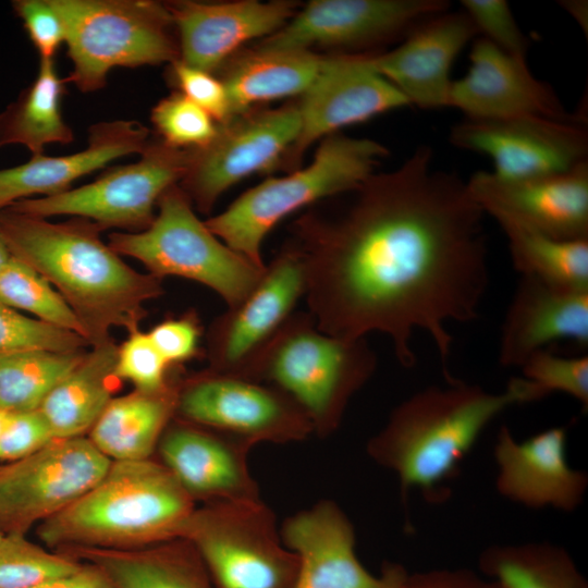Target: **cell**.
Here are the masks:
<instances>
[{"instance_id": "18", "label": "cell", "mask_w": 588, "mask_h": 588, "mask_svg": "<svg viewBox=\"0 0 588 588\" xmlns=\"http://www.w3.org/2000/svg\"><path fill=\"white\" fill-rule=\"evenodd\" d=\"M301 98L299 134L284 160L290 168L299 163L315 142L409 106L396 87L369 66L365 53L323 57L316 77Z\"/></svg>"}, {"instance_id": "22", "label": "cell", "mask_w": 588, "mask_h": 588, "mask_svg": "<svg viewBox=\"0 0 588 588\" xmlns=\"http://www.w3.org/2000/svg\"><path fill=\"white\" fill-rule=\"evenodd\" d=\"M478 36L463 10H445L418 24L394 49L366 53V60L403 94L409 106L443 109L449 107L452 66Z\"/></svg>"}, {"instance_id": "21", "label": "cell", "mask_w": 588, "mask_h": 588, "mask_svg": "<svg viewBox=\"0 0 588 588\" xmlns=\"http://www.w3.org/2000/svg\"><path fill=\"white\" fill-rule=\"evenodd\" d=\"M449 107L466 119L542 117L583 122L567 112L553 88L537 78L526 59L509 54L482 37L471 44L466 74L453 81Z\"/></svg>"}, {"instance_id": "32", "label": "cell", "mask_w": 588, "mask_h": 588, "mask_svg": "<svg viewBox=\"0 0 588 588\" xmlns=\"http://www.w3.org/2000/svg\"><path fill=\"white\" fill-rule=\"evenodd\" d=\"M86 556L118 588H216L188 541L144 552L88 550Z\"/></svg>"}, {"instance_id": "5", "label": "cell", "mask_w": 588, "mask_h": 588, "mask_svg": "<svg viewBox=\"0 0 588 588\" xmlns=\"http://www.w3.org/2000/svg\"><path fill=\"white\" fill-rule=\"evenodd\" d=\"M388 155L373 139L332 134L321 139L307 167L259 183L205 223L225 245L264 268L262 243L275 224L303 207L357 189Z\"/></svg>"}, {"instance_id": "35", "label": "cell", "mask_w": 588, "mask_h": 588, "mask_svg": "<svg viewBox=\"0 0 588 588\" xmlns=\"http://www.w3.org/2000/svg\"><path fill=\"white\" fill-rule=\"evenodd\" d=\"M0 303L88 342L85 328L63 297L36 270L13 256L0 272Z\"/></svg>"}, {"instance_id": "15", "label": "cell", "mask_w": 588, "mask_h": 588, "mask_svg": "<svg viewBox=\"0 0 588 588\" xmlns=\"http://www.w3.org/2000/svg\"><path fill=\"white\" fill-rule=\"evenodd\" d=\"M449 8L450 2L443 0H313L254 47L273 51L368 47L404 38Z\"/></svg>"}, {"instance_id": "46", "label": "cell", "mask_w": 588, "mask_h": 588, "mask_svg": "<svg viewBox=\"0 0 588 588\" xmlns=\"http://www.w3.org/2000/svg\"><path fill=\"white\" fill-rule=\"evenodd\" d=\"M399 588H500L494 581L468 568H434L406 573Z\"/></svg>"}, {"instance_id": "28", "label": "cell", "mask_w": 588, "mask_h": 588, "mask_svg": "<svg viewBox=\"0 0 588 588\" xmlns=\"http://www.w3.org/2000/svg\"><path fill=\"white\" fill-rule=\"evenodd\" d=\"M117 354L110 339L93 345L46 396L38 409L56 439L82 437L95 425L113 399Z\"/></svg>"}, {"instance_id": "51", "label": "cell", "mask_w": 588, "mask_h": 588, "mask_svg": "<svg viewBox=\"0 0 588 588\" xmlns=\"http://www.w3.org/2000/svg\"><path fill=\"white\" fill-rule=\"evenodd\" d=\"M3 536H4V535L0 531V541H1V539L3 538Z\"/></svg>"}, {"instance_id": "17", "label": "cell", "mask_w": 588, "mask_h": 588, "mask_svg": "<svg viewBox=\"0 0 588 588\" xmlns=\"http://www.w3.org/2000/svg\"><path fill=\"white\" fill-rule=\"evenodd\" d=\"M466 184L497 222L563 241L588 240V161L565 172L517 180L479 170Z\"/></svg>"}, {"instance_id": "29", "label": "cell", "mask_w": 588, "mask_h": 588, "mask_svg": "<svg viewBox=\"0 0 588 588\" xmlns=\"http://www.w3.org/2000/svg\"><path fill=\"white\" fill-rule=\"evenodd\" d=\"M176 389L113 397L89 440L112 462L148 460L175 411Z\"/></svg>"}, {"instance_id": "36", "label": "cell", "mask_w": 588, "mask_h": 588, "mask_svg": "<svg viewBox=\"0 0 588 588\" xmlns=\"http://www.w3.org/2000/svg\"><path fill=\"white\" fill-rule=\"evenodd\" d=\"M79 566L71 558L30 542L24 534H7L0 541V588H35Z\"/></svg>"}, {"instance_id": "39", "label": "cell", "mask_w": 588, "mask_h": 588, "mask_svg": "<svg viewBox=\"0 0 588 588\" xmlns=\"http://www.w3.org/2000/svg\"><path fill=\"white\" fill-rule=\"evenodd\" d=\"M89 343L81 335L27 317L0 303V356L46 350L68 352Z\"/></svg>"}, {"instance_id": "6", "label": "cell", "mask_w": 588, "mask_h": 588, "mask_svg": "<svg viewBox=\"0 0 588 588\" xmlns=\"http://www.w3.org/2000/svg\"><path fill=\"white\" fill-rule=\"evenodd\" d=\"M376 367L377 355L366 338L330 335L308 311L295 310L261 355L252 380L286 393L305 412L314 433L326 438L338 430Z\"/></svg>"}, {"instance_id": "49", "label": "cell", "mask_w": 588, "mask_h": 588, "mask_svg": "<svg viewBox=\"0 0 588 588\" xmlns=\"http://www.w3.org/2000/svg\"><path fill=\"white\" fill-rule=\"evenodd\" d=\"M12 258V255L9 250V247L2 236L1 230H0V272L5 267V265L9 262V260Z\"/></svg>"}, {"instance_id": "40", "label": "cell", "mask_w": 588, "mask_h": 588, "mask_svg": "<svg viewBox=\"0 0 588 588\" xmlns=\"http://www.w3.org/2000/svg\"><path fill=\"white\" fill-rule=\"evenodd\" d=\"M128 338L118 346L115 376L133 383L138 391L162 392L168 383L169 363L154 344L148 333L139 329L128 332Z\"/></svg>"}, {"instance_id": "12", "label": "cell", "mask_w": 588, "mask_h": 588, "mask_svg": "<svg viewBox=\"0 0 588 588\" xmlns=\"http://www.w3.org/2000/svg\"><path fill=\"white\" fill-rule=\"evenodd\" d=\"M301 128L297 103L250 110L219 124L205 147L191 149L186 174L179 186L203 212L245 177L284 163Z\"/></svg>"}, {"instance_id": "48", "label": "cell", "mask_w": 588, "mask_h": 588, "mask_svg": "<svg viewBox=\"0 0 588 588\" xmlns=\"http://www.w3.org/2000/svg\"><path fill=\"white\" fill-rule=\"evenodd\" d=\"M560 5L575 20L587 34L588 30V2L585 0L559 1Z\"/></svg>"}, {"instance_id": "8", "label": "cell", "mask_w": 588, "mask_h": 588, "mask_svg": "<svg viewBox=\"0 0 588 588\" xmlns=\"http://www.w3.org/2000/svg\"><path fill=\"white\" fill-rule=\"evenodd\" d=\"M108 244L119 255L142 262L156 278L180 277L208 286L228 308L245 299L266 270L218 238L195 215L179 184L162 194L146 229L113 232Z\"/></svg>"}, {"instance_id": "50", "label": "cell", "mask_w": 588, "mask_h": 588, "mask_svg": "<svg viewBox=\"0 0 588 588\" xmlns=\"http://www.w3.org/2000/svg\"><path fill=\"white\" fill-rule=\"evenodd\" d=\"M10 412L0 408V433L5 425Z\"/></svg>"}, {"instance_id": "1", "label": "cell", "mask_w": 588, "mask_h": 588, "mask_svg": "<svg viewBox=\"0 0 588 588\" xmlns=\"http://www.w3.org/2000/svg\"><path fill=\"white\" fill-rule=\"evenodd\" d=\"M418 146L395 170L375 173L336 213L309 210L287 241L301 256L308 313L342 339L389 338L397 362L416 364L413 336L428 334L446 382L452 322H470L489 285L485 212L466 181Z\"/></svg>"}, {"instance_id": "10", "label": "cell", "mask_w": 588, "mask_h": 588, "mask_svg": "<svg viewBox=\"0 0 588 588\" xmlns=\"http://www.w3.org/2000/svg\"><path fill=\"white\" fill-rule=\"evenodd\" d=\"M189 160L191 149L173 148L159 138H150L134 163L111 169L83 186L51 196L21 199L7 208L45 219L84 218L102 230L143 231L152 222L162 194L186 174Z\"/></svg>"}, {"instance_id": "31", "label": "cell", "mask_w": 588, "mask_h": 588, "mask_svg": "<svg viewBox=\"0 0 588 588\" xmlns=\"http://www.w3.org/2000/svg\"><path fill=\"white\" fill-rule=\"evenodd\" d=\"M478 568L500 588H588L569 552L549 541L489 546Z\"/></svg>"}, {"instance_id": "4", "label": "cell", "mask_w": 588, "mask_h": 588, "mask_svg": "<svg viewBox=\"0 0 588 588\" xmlns=\"http://www.w3.org/2000/svg\"><path fill=\"white\" fill-rule=\"evenodd\" d=\"M193 499L162 464L112 462L103 478L74 503L44 520L50 546H130L180 537Z\"/></svg>"}, {"instance_id": "27", "label": "cell", "mask_w": 588, "mask_h": 588, "mask_svg": "<svg viewBox=\"0 0 588 588\" xmlns=\"http://www.w3.org/2000/svg\"><path fill=\"white\" fill-rule=\"evenodd\" d=\"M322 58L301 50L253 47L238 51L218 70L229 99L230 119L258 103L301 96L316 77Z\"/></svg>"}, {"instance_id": "37", "label": "cell", "mask_w": 588, "mask_h": 588, "mask_svg": "<svg viewBox=\"0 0 588 588\" xmlns=\"http://www.w3.org/2000/svg\"><path fill=\"white\" fill-rule=\"evenodd\" d=\"M151 123L166 145L177 149H198L217 135L219 124L180 91L162 98L151 110Z\"/></svg>"}, {"instance_id": "25", "label": "cell", "mask_w": 588, "mask_h": 588, "mask_svg": "<svg viewBox=\"0 0 588 588\" xmlns=\"http://www.w3.org/2000/svg\"><path fill=\"white\" fill-rule=\"evenodd\" d=\"M571 340L588 345V291H568L520 275L500 336L499 363L520 367L547 345Z\"/></svg>"}, {"instance_id": "41", "label": "cell", "mask_w": 588, "mask_h": 588, "mask_svg": "<svg viewBox=\"0 0 588 588\" xmlns=\"http://www.w3.org/2000/svg\"><path fill=\"white\" fill-rule=\"evenodd\" d=\"M461 5L480 37L509 54L526 59L530 39L518 26L507 1L462 0Z\"/></svg>"}, {"instance_id": "23", "label": "cell", "mask_w": 588, "mask_h": 588, "mask_svg": "<svg viewBox=\"0 0 588 588\" xmlns=\"http://www.w3.org/2000/svg\"><path fill=\"white\" fill-rule=\"evenodd\" d=\"M177 33L180 60L213 73L247 41L266 38L297 12L293 1H171L166 3Z\"/></svg>"}, {"instance_id": "9", "label": "cell", "mask_w": 588, "mask_h": 588, "mask_svg": "<svg viewBox=\"0 0 588 588\" xmlns=\"http://www.w3.org/2000/svg\"><path fill=\"white\" fill-rule=\"evenodd\" d=\"M180 537L200 556L216 588H294L299 569L273 511L261 500L210 503Z\"/></svg>"}, {"instance_id": "26", "label": "cell", "mask_w": 588, "mask_h": 588, "mask_svg": "<svg viewBox=\"0 0 588 588\" xmlns=\"http://www.w3.org/2000/svg\"><path fill=\"white\" fill-rule=\"evenodd\" d=\"M149 130L136 120H113L88 128L86 148L66 156L44 154L16 167L0 169V210L34 195L51 196L71 188L74 181L109 162L140 154L149 142Z\"/></svg>"}, {"instance_id": "14", "label": "cell", "mask_w": 588, "mask_h": 588, "mask_svg": "<svg viewBox=\"0 0 588 588\" xmlns=\"http://www.w3.org/2000/svg\"><path fill=\"white\" fill-rule=\"evenodd\" d=\"M305 295V273L299 254L289 242L266 265L255 289L238 305L228 308L209 334L213 371L252 380L272 340Z\"/></svg>"}, {"instance_id": "33", "label": "cell", "mask_w": 588, "mask_h": 588, "mask_svg": "<svg viewBox=\"0 0 588 588\" xmlns=\"http://www.w3.org/2000/svg\"><path fill=\"white\" fill-rule=\"evenodd\" d=\"M498 224L520 275L568 291H588V240L563 241L507 221Z\"/></svg>"}, {"instance_id": "47", "label": "cell", "mask_w": 588, "mask_h": 588, "mask_svg": "<svg viewBox=\"0 0 588 588\" xmlns=\"http://www.w3.org/2000/svg\"><path fill=\"white\" fill-rule=\"evenodd\" d=\"M35 588H118L108 574L95 563L81 564L73 573Z\"/></svg>"}, {"instance_id": "11", "label": "cell", "mask_w": 588, "mask_h": 588, "mask_svg": "<svg viewBox=\"0 0 588 588\" xmlns=\"http://www.w3.org/2000/svg\"><path fill=\"white\" fill-rule=\"evenodd\" d=\"M112 461L89 438L53 439L37 452L0 465V531L24 534L96 486Z\"/></svg>"}, {"instance_id": "3", "label": "cell", "mask_w": 588, "mask_h": 588, "mask_svg": "<svg viewBox=\"0 0 588 588\" xmlns=\"http://www.w3.org/2000/svg\"><path fill=\"white\" fill-rule=\"evenodd\" d=\"M534 401L537 395L522 377L498 393L456 379L430 385L392 409L366 452L397 477L404 505L413 489L429 502H442L449 497L444 487L487 426L506 408Z\"/></svg>"}, {"instance_id": "24", "label": "cell", "mask_w": 588, "mask_h": 588, "mask_svg": "<svg viewBox=\"0 0 588 588\" xmlns=\"http://www.w3.org/2000/svg\"><path fill=\"white\" fill-rule=\"evenodd\" d=\"M160 438L162 465L194 500L210 503L259 500L248 467L253 442L182 420Z\"/></svg>"}, {"instance_id": "44", "label": "cell", "mask_w": 588, "mask_h": 588, "mask_svg": "<svg viewBox=\"0 0 588 588\" xmlns=\"http://www.w3.org/2000/svg\"><path fill=\"white\" fill-rule=\"evenodd\" d=\"M14 13L22 21L40 60H53L60 46L64 44L63 24L48 0H14Z\"/></svg>"}, {"instance_id": "42", "label": "cell", "mask_w": 588, "mask_h": 588, "mask_svg": "<svg viewBox=\"0 0 588 588\" xmlns=\"http://www.w3.org/2000/svg\"><path fill=\"white\" fill-rule=\"evenodd\" d=\"M53 439V433L39 409L10 412L0 433V462L24 458Z\"/></svg>"}, {"instance_id": "45", "label": "cell", "mask_w": 588, "mask_h": 588, "mask_svg": "<svg viewBox=\"0 0 588 588\" xmlns=\"http://www.w3.org/2000/svg\"><path fill=\"white\" fill-rule=\"evenodd\" d=\"M148 334L170 365L185 362L198 354L201 331L194 315L164 320L155 326Z\"/></svg>"}, {"instance_id": "43", "label": "cell", "mask_w": 588, "mask_h": 588, "mask_svg": "<svg viewBox=\"0 0 588 588\" xmlns=\"http://www.w3.org/2000/svg\"><path fill=\"white\" fill-rule=\"evenodd\" d=\"M169 65L177 91L208 112L218 124L230 119L226 90L219 77L189 66L180 59Z\"/></svg>"}, {"instance_id": "20", "label": "cell", "mask_w": 588, "mask_h": 588, "mask_svg": "<svg viewBox=\"0 0 588 588\" xmlns=\"http://www.w3.org/2000/svg\"><path fill=\"white\" fill-rule=\"evenodd\" d=\"M566 426L540 431L524 441L502 426L493 445L498 493L529 510L575 512L588 489V475L567 458Z\"/></svg>"}, {"instance_id": "30", "label": "cell", "mask_w": 588, "mask_h": 588, "mask_svg": "<svg viewBox=\"0 0 588 588\" xmlns=\"http://www.w3.org/2000/svg\"><path fill=\"white\" fill-rule=\"evenodd\" d=\"M66 83L53 60H40L35 79L0 112V147L23 145L38 155L47 145L71 143L74 133L61 111Z\"/></svg>"}, {"instance_id": "16", "label": "cell", "mask_w": 588, "mask_h": 588, "mask_svg": "<svg viewBox=\"0 0 588 588\" xmlns=\"http://www.w3.org/2000/svg\"><path fill=\"white\" fill-rule=\"evenodd\" d=\"M453 146L485 155L495 175L529 179L561 173L588 161V133L583 122L542 117L501 120L464 119L450 132Z\"/></svg>"}, {"instance_id": "7", "label": "cell", "mask_w": 588, "mask_h": 588, "mask_svg": "<svg viewBox=\"0 0 588 588\" xmlns=\"http://www.w3.org/2000/svg\"><path fill=\"white\" fill-rule=\"evenodd\" d=\"M72 62L66 77L82 93L101 89L114 68L171 64L179 41L166 3L151 0H48Z\"/></svg>"}, {"instance_id": "38", "label": "cell", "mask_w": 588, "mask_h": 588, "mask_svg": "<svg viewBox=\"0 0 588 588\" xmlns=\"http://www.w3.org/2000/svg\"><path fill=\"white\" fill-rule=\"evenodd\" d=\"M540 399L552 392L565 393L588 409V357H564L543 348L531 354L519 367Z\"/></svg>"}, {"instance_id": "19", "label": "cell", "mask_w": 588, "mask_h": 588, "mask_svg": "<svg viewBox=\"0 0 588 588\" xmlns=\"http://www.w3.org/2000/svg\"><path fill=\"white\" fill-rule=\"evenodd\" d=\"M280 535L299 560L294 588H399L407 573L392 563L379 575L370 573L356 554L352 520L332 500H320L291 515Z\"/></svg>"}, {"instance_id": "13", "label": "cell", "mask_w": 588, "mask_h": 588, "mask_svg": "<svg viewBox=\"0 0 588 588\" xmlns=\"http://www.w3.org/2000/svg\"><path fill=\"white\" fill-rule=\"evenodd\" d=\"M175 414L255 445L293 443L314 434L305 412L280 389L213 370L176 389Z\"/></svg>"}, {"instance_id": "34", "label": "cell", "mask_w": 588, "mask_h": 588, "mask_svg": "<svg viewBox=\"0 0 588 588\" xmlns=\"http://www.w3.org/2000/svg\"><path fill=\"white\" fill-rule=\"evenodd\" d=\"M85 354L82 350H34L0 356V408L8 412L38 409Z\"/></svg>"}, {"instance_id": "2", "label": "cell", "mask_w": 588, "mask_h": 588, "mask_svg": "<svg viewBox=\"0 0 588 588\" xmlns=\"http://www.w3.org/2000/svg\"><path fill=\"white\" fill-rule=\"evenodd\" d=\"M0 230L11 255L44 277L72 308L90 345L108 340L112 328L138 329L144 304L163 294L162 280L130 267L90 220L50 222L4 208Z\"/></svg>"}]
</instances>
